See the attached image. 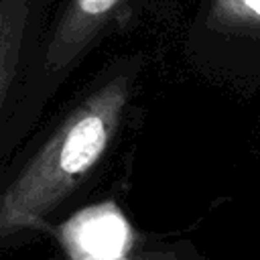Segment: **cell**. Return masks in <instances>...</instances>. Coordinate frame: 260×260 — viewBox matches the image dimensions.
Returning <instances> with one entry per match:
<instances>
[{"mask_svg":"<svg viewBox=\"0 0 260 260\" xmlns=\"http://www.w3.org/2000/svg\"><path fill=\"white\" fill-rule=\"evenodd\" d=\"M130 77L116 75L77 104L0 195V240L49 228L95 171L120 124Z\"/></svg>","mask_w":260,"mask_h":260,"instance_id":"cell-1","label":"cell"},{"mask_svg":"<svg viewBox=\"0 0 260 260\" xmlns=\"http://www.w3.org/2000/svg\"><path fill=\"white\" fill-rule=\"evenodd\" d=\"M59 234L67 254L110 256L126 250L138 232L114 203H100L75 213L59 228Z\"/></svg>","mask_w":260,"mask_h":260,"instance_id":"cell-2","label":"cell"},{"mask_svg":"<svg viewBox=\"0 0 260 260\" xmlns=\"http://www.w3.org/2000/svg\"><path fill=\"white\" fill-rule=\"evenodd\" d=\"M120 2L122 0H69L47 45V69H67L81 55V51Z\"/></svg>","mask_w":260,"mask_h":260,"instance_id":"cell-3","label":"cell"},{"mask_svg":"<svg viewBox=\"0 0 260 260\" xmlns=\"http://www.w3.org/2000/svg\"><path fill=\"white\" fill-rule=\"evenodd\" d=\"M61 260H209L187 238H162L156 234H136L134 242L110 256L100 254H67Z\"/></svg>","mask_w":260,"mask_h":260,"instance_id":"cell-4","label":"cell"},{"mask_svg":"<svg viewBox=\"0 0 260 260\" xmlns=\"http://www.w3.org/2000/svg\"><path fill=\"white\" fill-rule=\"evenodd\" d=\"M28 22V0H0V106L16 75Z\"/></svg>","mask_w":260,"mask_h":260,"instance_id":"cell-5","label":"cell"},{"mask_svg":"<svg viewBox=\"0 0 260 260\" xmlns=\"http://www.w3.org/2000/svg\"><path fill=\"white\" fill-rule=\"evenodd\" d=\"M215 12L236 24H260V0H215Z\"/></svg>","mask_w":260,"mask_h":260,"instance_id":"cell-6","label":"cell"}]
</instances>
